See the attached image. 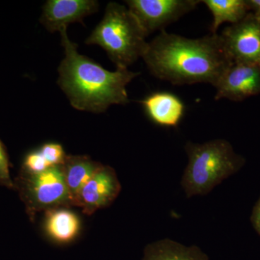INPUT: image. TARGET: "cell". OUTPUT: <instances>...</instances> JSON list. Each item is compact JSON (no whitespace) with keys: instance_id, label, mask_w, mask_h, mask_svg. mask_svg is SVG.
I'll return each mask as SVG.
<instances>
[{"instance_id":"6da1fadb","label":"cell","mask_w":260,"mask_h":260,"mask_svg":"<svg viewBox=\"0 0 260 260\" xmlns=\"http://www.w3.org/2000/svg\"><path fill=\"white\" fill-rule=\"evenodd\" d=\"M142 58L155 78L178 85L215 87L233 63L218 34L188 39L165 30L148 43Z\"/></svg>"},{"instance_id":"7a4b0ae2","label":"cell","mask_w":260,"mask_h":260,"mask_svg":"<svg viewBox=\"0 0 260 260\" xmlns=\"http://www.w3.org/2000/svg\"><path fill=\"white\" fill-rule=\"evenodd\" d=\"M68 28L60 31L64 58L58 68L57 83L77 110L102 113L112 105L129 102L126 86L140 75L128 69H104L87 56L79 54L78 46L70 40Z\"/></svg>"},{"instance_id":"3957f363","label":"cell","mask_w":260,"mask_h":260,"mask_svg":"<svg viewBox=\"0 0 260 260\" xmlns=\"http://www.w3.org/2000/svg\"><path fill=\"white\" fill-rule=\"evenodd\" d=\"M185 150L189 162L181 184L188 198L208 194L244 165V159L235 153L232 145L225 140L202 144L189 142Z\"/></svg>"},{"instance_id":"277c9868","label":"cell","mask_w":260,"mask_h":260,"mask_svg":"<svg viewBox=\"0 0 260 260\" xmlns=\"http://www.w3.org/2000/svg\"><path fill=\"white\" fill-rule=\"evenodd\" d=\"M146 37L148 36L128 8L110 3L106 8L102 21L85 44L103 48L116 68L127 69L143 57L148 47Z\"/></svg>"},{"instance_id":"5b68a950","label":"cell","mask_w":260,"mask_h":260,"mask_svg":"<svg viewBox=\"0 0 260 260\" xmlns=\"http://www.w3.org/2000/svg\"><path fill=\"white\" fill-rule=\"evenodd\" d=\"M26 174L25 194L32 215L73 206L61 166L49 168L39 174Z\"/></svg>"},{"instance_id":"8992f818","label":"cell","mask_w":260,"mask_h":260,"mask_svg":"<svg viewBox=\"0 0 260 260\" xmlns=\"http://www.w3.org/2000/svg\"><path fill=\"white\" fill-rule=\"evenodd\" d=\"M146 35L164 30L171 23L194 10L198 0H128L125 2Z\"/></svg>"},{"instance_id":"52a82bcc","label":"cell","mask_w":260,"mask_h":260,"mask_svg":"<svg viewBox=\"0 0 260 260\" xmlns=\"http://www.w3.org/2000/svg\"><path fill=\"white\" fill-rule=\"evenodd\" d=\"M220 37L233 62L260 66V21L254 15L224 29Z\"/></svg>"},{"instance_id":"ba28073f","label":"cell","mask_w":260,"mask_h":260,"mask_svg":"<svg viewBox=\"0 0 260 260\" xmlns=\"http://www.w3.org/2000/svg\"><path fill=\"white\" fill-rule=\"evenodd\" d=\"M121 189L114 169L102 164L80 191L75 206L81 208L83 213L92 215L112 204Z\"/></svg>"},{"instance_id":"9c48e42d","label":"cell","mask_w":260,"mask_h":260,"mask_svg":"<svg viewBox=\"0 0 260 260\" xmlns=\"http://www.w3.org/2000/svg\"><path fill=\"white\" fill-rule=\"evenodd\" d=\"M215 100L241 101L260 94V66L233 62L215 86Z\"/></svg>"},{"instance_id":"30bf717a","label":"cell","mask_w":260,"mask_h":260,"mask_svg":"<svg viewBox=\"0 0 260 260\" xmlns=\"http://www.w3.org/2000/svg\"><path fill=\"white\" fill-rule=\"evenodd\" d=\"M99 8L95 0H48L43 6L40 22L49 32H60L70 23L82 22Z\"/></svg>"},{"instance_id":"8fae6325","label":"cell","mask_w":260,"mask_h":260,"mask_svg":"<svg viewBox=\"0 0 260 260\" xmlns=\"http://www.w3.org/2000/svg\"><path fill=\"white\" fill-rule=\"evenodd\" d=\"M147 115L155 124L175 127L184 116L185 106L175 94L156 92L141 101Z\"/></svg>"},{"instance_id":"7c38bea8","label":"cell","mask_w":260,"mask_h":260,"mask_svg":"<svg viewBox=\"0 0 260 260\" xmlns=\"http://www.w3.org/2000/svg\"><path fill=\"white\" fill-rule=\"evenodd\" d=\"M44 228L53 242L69 244L79 235L81 221L74 212L66 208H55L45 212Z\"/></svg>"},{"instance_id":"4fadbf2b","label":"cell","mask_w":260,"mask_h":260,"mask_svg":"<svg viewBox=\"0 0 260 260\" xmlns=\"http://www.w3.org/2000/svg\"><path fill=\"white\" fill-rule=\"evenodd\" d=\"M101 165L102 164L94 161L88 155H67L61 169L73 206L76 205L80 191Z\"/></svg>"},{"instance_id":"5bb4252c","label":"cell","mask_w":260,"mask_h":260,"mask_svg":"<svg viewBox=\"0 0 260 260\" xmlns=\"http://www.w3.org/2000/svg\"><path fill=\"white\" fill-rule=\"evenodd\" d=\"M142 260H210L198 246H186L169 239L148 244Z\"/></svg>"},{"instance_id":"9a60e30c","label":"cell","mask_w":260,"mask_h":260,"mask_svg":"<svg viewBox=\"0 0 260 260\" xmlns=\"http://www.w3.org/2000/svg\"><path fill=\"white\" fill-rule=\"evenodd\" d=\"M213 15L210 30L212 34H217L219 26L224 23L236 24L245 18L250 9L247 1L244 0H203Z\"/></svg>"},{"instance_id":"2e32d148","label":"cell","mask_w":260,"mask_h":260,"mask_svg":"<svg viewBox=\"0 0 260 260\" xmlns=\"http://www.w3.org/2000/svg\"><path fill=\"white\" fill-rule=\"evenodd\" d=\"M39 150L51 167L62 165L68 155L65 153L63 147L56 143H45L39 148Z\"/></svg>"},{"instance_id":"e0dca14e","label":"cell","mask_w":260,"mask_h":260,"mask_svg":"<svg viewBox=\"0 0 260 260\" xmlns=\"http://www.w3.org/2000/svg\"><path fill=\"white\" fill-rule=\"evenodd\" d=\"M51 167L39 149L29 153L24 160V168L28 174H39Z\"/></svg>"},{"instance_id":"ac0fdd59","label":"cell","mask_w":260,"mask_h":260,"mask_svg":"<svg viewBox=\"0 0 260 260\" xmlns=\"http://www.w3.org/2000/svg\"><path fill=\"white\" fill-rule=\"evenodd\" d=\"M0 182L10 185V164L8 155L0 142Z\"/></svg>"},{"instance_id":"d6986e66","label":"cell","mask_w":260,"mask_h":260,"mask_svg":"<svg viewBox=\"0 0 260 260\" xmlns=\"http://www.w3.org/2000/svg\"><path fill=\"white\" fill-rule=\"evenodd\" d=\"M251 221L256 232L260 236V198L256 202L254 208H253L252 214H251Z\"/></svg>"},{"instance_id":"ffe728a7","label":"cell","mask_w":260,"mask_h":260,"mask_svg":"<svg viewBox=\"0 0 260 260\" xmlns=\"http://www.w3.org/2000/svg\"><path fill=\"white\" fill-rule=\"evenodd\" d=\"M247 2L249 8L254 11V17L260 21V0H251Z\"/></svg>"}]
</instances>
